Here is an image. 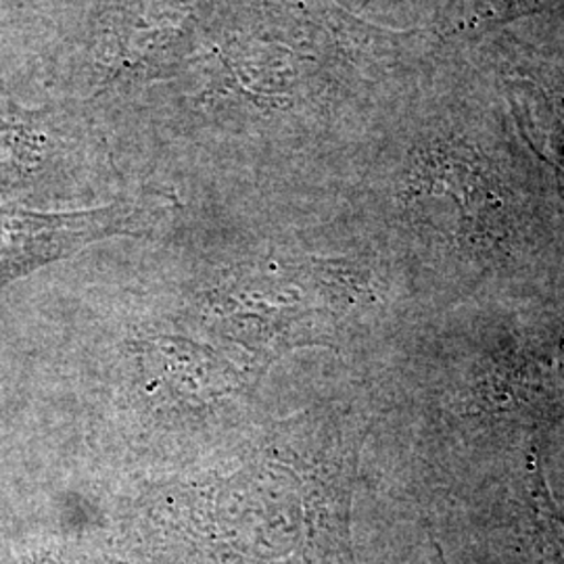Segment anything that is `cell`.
<instances>
[{
	"instance_id": "cell-1",
	"label": "cell",
	"mask_w": 564,
	"mask_h": 564,
	"mask_svg": "<svg viewBox=\"0 0 564 564\" xmlns=\"http://www.w3.org/2000/svg\"><path fill=\"white\" fill-rule=\"evenodd\" d=\"M223 302L228 326L245 335L262 321L258 335L274 347L318 341L351 307L347 281L328 265L247 274L224 291Z\"/></svg>"
},
{
	"instance_id": "cell-2",
	"label": "cell",
	"mask_w": 564,
	"mask_h": 564,
	"mask_svg": "<svg viewBox=\"0 0 564 564\" xmlns=\"http://www.w3.org/2000/svg\"><path fill=\"white\" fill-rule=\"evenodd\" d=\"M144 220L147 207L142 203H118L76 214L0 207V286L67 258L88 242L132 232Z\"/></svg>"
},
{
	"instance_id": "cell-3",
	"label": "cell",
	"mask_w": 564,
	"mask_h": 564,
	"mask_svg": "<svg viewBox=\"0 0 564 564\" xmlns=\"http://www.w3.org/2000/svg\"><path fill=\"white\" fill-rule=\"evenodd\" d=\"M53 149L46 128L34 116L0 109V188L32 181Z\"/></svg>"
}]
</instances>
